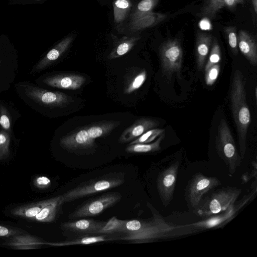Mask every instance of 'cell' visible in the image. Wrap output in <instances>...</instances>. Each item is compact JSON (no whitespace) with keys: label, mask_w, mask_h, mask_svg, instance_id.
<instances>
[{"label":"cell","mask_w":257,"mask_h":257,"mask_svg":"<svg viewBox=\"0 0 257 257\" xmlns=\"http://www.w3.org/2000/svg\"><path fill=\"white\" fill-rule=\"evenodd\" d=\"M255 99L256 100V99H257V88H256V87L255 88Z\"/></svg>","instance_id":"cell-42"},{"label":"cell","mask_w":257,"mask_h":257,"mask_svg":"<svg viewBox=\"0 0 257 257\" xmlns=\"http://www.w3.org/2000/svg\"><path fill=\"white\" fill-rule=\"evenodd\" d=\"M220 70V65L216 64L205 71V81L207 85L211 86L214 84L219 76Z\"/></svg>","instance_id":"cell-35"},{"label":"cell","mask_w":257,"mask_h":257,"mask_svg":"<svg viewBox=\"0 0 257 257\" xmlns=\"http://www.w3.org/2000/svg\"><path fill=\"white\" fill-rule=\"evenodd\" d=\"M5 108L2 106H0V124L2 127L7 131L10 130V120Z\"/></svg>","instance_id":"cell-37"},{"label":"cell","mask_w":257,"mask_h":257,"mask_svg":"<svg viewBox=\"0 0 257 257\" xmlns=\"http://www.w3.org/2000/svg\"><path fill=\"white\" fill-rule=\"evenodd\" d=\"M159 122L148 117L138 119L121 135L119 142L121 143L131 142L149 130L156 128Z\"/></svg>","instance_id":"cell-15"},{"label":"cell","mask_w":257,"mask_h":257,"mask_svg":"<svg viewBox=\"0 0 257 257\" xmlns=\"http://www.w3.org/2000/svg\"><path fill=\"white\" fill-rule=\"evenodd\" d=\"M75 36L69 35L51 49L36 66L37 71L44 69L57 60L69 48Z\"/></svg>","instance_id":"cell-17"},{"label":"cell","mask_w":257,"mask_h":257,"mask_svg":"<svg viewBox=\"0 0 257 257\" xmlns=\"http://www.w3.org/2000/svg\"><path fill=\"white\" fill-rule=\"evenodd\" d=\"M60 196H58L48 199L17 207L12 210L11 213L15 216L32 220L45 206L55 201Z\"/></svg>","instance_id":"cell-18"},{"label":"cell","mask_w":257,"mask_h":257,"mask_svg":"<svg viewBox=\"0 0 257 257\" xmlns=\"http://www.w3.org/2000/svg\"><path fill=\"white\" fill-rule=\"evenodd\" d=\"M228 43L234 55L238 53L237 34L236 28L232 26H228L224 28Z\"/></svg>","instance_id":"cell-33"},{"label":"cell","mask_w":257,"mask_h":257,"mask_svg":"<svg viewBox=\"0 0 257 257\" xmlns=\"http://www.w3.org/2000/svg\"><path fill=\"white\" fill-rule=\"evenodd\" d=\"M36 1H41V0H36Z\"/></svg>","instance_id":"cell-43"},{"label":"cell","mask_w":257,"mask_h":257,"mask_svg":"<svg viewBox=\"0 0 257 257\" xmlns=\"http://www.w3.org/2000/svg\"><path fill=\"white\" fill-rule=\"evenodd\" d=\"M211 49L209 58L205 66L204 70L207 71L212 66L218 64L221 58V53L220 46L216 38L212 40Z\"/></svg>","instance_id":"cell-31"},{"label":"cell","mask_w":257,"mask_h":257,"mask_svg":"<svg viewBox=\"0 0 257 257\" xmlns=\"http://www.w3.org/2000/svg\"><path fill=\"white\" fill-rule=\"evenodd\" d=\"M225 7L223 0H205L201 9L200 15L214 19L219 11Z\"/></svg>","instance_id":"cell-27"},{"label":"cell","mask_w":257,"mask_h":257,"mask_svg":"<svg viewBox=\"0 0 257 257\" xmlns=\"http://www.w3.org/2000/svg\"><path fill=\"white\" fill-rule=\"evenodd\" d=\"M106 222L90 219H81L64 222L61 224V228L65 232L73 233L79 237L96 234Z\"/></svg>","instance_id":"cell-13"},{"label":"cell","mask_w":257,"mask_h":257,"mask_svg":"<svg viewBox=\"0 0 257 257\" xmlns=\"http://www.w3.org/2000/svg\"><path fill=\"white\" fill-rule=\"evenodd\" d=\"M15 235L5 244L18 249H35L43 244L48 245V242L41 240L40 238L29 235Z\"/></svg>","instance_id":"cell-20"},{"label":"cell","mask_w":257,"mask_h":257,"mask_svg":"<svg viewBox=\"0 0 257 257\" xmlns=\"http://www.w3.org/2000/svg\"><path fill=\"white\" fill-rule=\"evenodd\" d=\"M212 42L211 35L198 32L196 35V56L198 68L201 70L204 66Z\"/></svg>","instance_id":"cell-19"},{"label":"cell","mask_w":257,"mask_h":257,"mask_svg":"<svg viewBox=\"0 0 257 257\" xmlns=\"http://www.w3.org/2000/svg\"><path fill=\"white\" fill-rule=\"evenodd\" d=\"M160 56L163 73L168 79L174 73H180L183 51L177 40L170 39L164 43L160 49Z\"/></svg>","instance_id":"cell-7"},{"label":"cell","mask_w":257,"mask_h":257,"mask_svg":"<svg viewBox=\"0 0 257 257\" xmlns=\"http://www.w3.org/2000/svg\"><path fill=\"white\" fill-rule=\"evenodd\" d=\"M124 182V176L121 173L105 175L99 178L82 183L70 190L61 195V200L62 203L70 202L112 189L121 185Z\"/></svg>","instance_id":"cell-5"},{"label":"cell","mask_w":257,"mask_h":257,"mask_svg":"<svg viewBox=\"0 0 257 257\" xmlns=\"http://www.w3.org/2000/svg\"><path fill=\"white\" fill-rule=\"evenodd\" d=\"M126 221L119 219L116 216H112L106 222L103 227L97 232L96 234L123 233Z\"/></svg>","instance_id":"cell-28"},{"label":"cell","mask_w":257,"mask_h":257,"mask_svg":"<svg viewBox=\"0 0 257 257\" xmlns=\"http://www.w3.org/2000/svg\"><path fill=\"white\" fill-rule=\"evenodd\" d=\"M35 183L39 188H45L50 186L51 181L46 176H40L36 178Z\"/></svg>","instance_id":"cell-38"},{"label":"cell","mask_w":257,"mask_h":257,"mask_svg":"<svg viewBox=\"0 0 257 257\" xmlns=\"http://www.w3.org/2000/svg\"><path fill=\"white\" fill-rule=\"evenodd\" d=\"M139 37H123L117 43L108 56L109 59L117 58L128 53L140 39Z\"/></svg>","instance_id":"cell-23"},{"label":"cell","mask_w":257,"mask_h":257,"mask_svg":"<svg viewBox=\"0 0 257 257\" xmlns=\"http://www.w3.org/2000/svg\"><path fill=\"white\" fill-rule=\"evenodd\" d=\"M24 231L21 229L11 228L0 225V236L10 237L15 235L23 234Z\"/></svg>","instance_id":"cell-36"},{"label":"cell","mask_w":257,"mask_h":257,"mask_svg":"<svg viewBox=\"0 0 257 257\" xmlns=\"http://www.w3.org/2000/svg\"><path fill=\"white\" fill-rule=\"evenodd\" d=\"M231 108L238 136L240 156L243 159L246 152L247 132L250 122L245 90V82L242 72L234 71L230 90Z\"/></svg>","instance_id":"cell-2"},{"label":"cell","mask_w":257,"mask_h":257,"mask_svg":"<svg viewBox=\"0 0 257 257\" xmlns=\"http://www.w3.org/2000/svg\"><path fill=\"white\" fill-rule=\"evenodd\" d=\"M122 197L118 192H109L80 205L68 216L70 219L94 216L118 203Z\"/></svg>","instance_id":"cell-9"},{"label":"cell","mask_w":257,"mask_h":257,"mask_svg":"<svg viewBox=\"0 0 257 257\" xmlns=\"http://www.w3.org/2000/svg\"><path fill=\"white\" fill-rule=\"evenodd\" d=\"M225 7L233 8L238 4H242L244 0H223Z\"/></svg>","instance_id":"cell-39"},{"label":"cell","mask_w":257,"mask_h":257,"mask_svg":"<svg viewBox=\"0 0 257 257\" xmlns=\"http://www.w3.org/2000/svg\"><path fill=\"white\" fill-rule=\"evenodd\" d=\"M252 196V195L250 194L246 196L245 198H243L241 202L240 201L237 204L235 205L233 203L227 209L219 213L206 217L203 220L189 224L198 230L221 227L231 221L238 210L249 201Z\"/></svg>","instance_id":"cell-11"},{"label":"cell","mask_w":257,"mask_h":257,"mask_svg":"<svg viewBox=\"0 0 257 257\" xmlns=\"http://www.w3.org/2000/svg\"><path fill=\"white\" fill-rule=\"evenodd\" d=\"M221 184V182L216 177H208L201 173L195 174L186 189L185 198L188 205L195 208L205 193Z\"/></svg>","instance_id":"cell-8"},{"label":"cell","mask_w":257,"mask_h":257,"mask_svg":"<svg viewBox=\"0 0 257 257\" xmlns=\"http://www.w3.org/2000/svg\"><path fill=\"white\" fill-rule=\"evenodd\" d=\"M130 0H115L113 3L114 21L116 24L122 22L131 10Z\"/></svg>","instance_id":"cell-26"},{"label":"cell","mask_w":257,"mask_h":257,"mask_svg":"<svg viewBox=\"0 0 257 257\" xmlns=\"http://www.w3.org/2000/svg\"><path fill=\"white\" fill-rule=\"evenodd\" d=\"M147 77V72L143 70L135 74L125 83L124 91L129 94L140 88L144 83Z\"/></svg>","instance_id":"cell-30"},{"label":"cell","mask_w":257,"mask_h":257,"mask_svg":"<svg viewBox=\"0 0 257 257\" xmlns=\"http://www.w3.org/2000/svg\"><path fill=\"white\" fill-rule=\"evenodd\" d=\"M159 0H142L131 15V22L152 12Z\"/></svg>","instance_id":"cell-29"},{"label":"cell","mask_w":257,"mask_h":257,"mask_svg":"<svg viewBox=\"0 0 257 257\" xmlns=\"http://www.w3.org/2000/svg\"><path fill=\"white\" fill-rule=\"evenodd\" d=\"M164 132L165 130L161 128H155L149 130L136 139L131 142L129 145L138 143H150L164 133Z\"/></svg>","instance_id":"cell-32"},{"label":"cell","mask_w":257,"mask_h":257,"mask_svg":"<svg viewBox=\"0 0 257 257\" xmlns=\"http://www.w3.org/2000/svg\"><path fill=\"white\" fill-rule=\"evenodd\" d=\"M167 15L163 13L151 12L130 24V28L133 31H140L154 26L165 20Z\"/></svg>","instance_id":"cell-21"},{"label":"cell","mask_w":257,"mask_h":257,"mask_svg":"<svg viewBox=\"0 0 257 257\" xmlns=\"http://www.w3.org/2000/svg\"><path fill=\"white\" fill-rule=\"evenodd\" d=\"M111 236L108 235V234H101L98 235H89L84 236L82 237H77L75 239L65 241L61 242H55V243H50L48 242V245L52 246H68L73 245H86L90 244L92 243H95L97 242L117 240V238H111Z\"/></svg>","instance_id":"cell-22"},{"label":"cell","mask_w":257,"mask_h":257,"mask_svg":"<svg viewBox=\"0 0 257 257\" xmlns=\"http://www.w3.org/2000/svg\"><path fill=\"white\" fill-rule=\"evenodd\" d=\"M119 124L120 121L104 120L80 127L62 137L60 145L70 151L94 148L97 138L106 136Z\"/></svg>","instance_id":"cell-3"},{"label":"cell","mask_w":257,"mask_h":257,"mask_svg":"<svg viewBox=\"0 0 257 257\" xmlns=\"http://www.w3.org/2000/svg\"><path fill=\"white\" fill-rule=\"evenodd\" d=\"M251 4L254 12L256 14L257 12V0H251Z\"/></svg>","instance_id":"cell-41"},{"label":"cell","mask_w":257,"mask_h":257,"mask_svg":"<svg viewBox=\"0 0 257 257\" xmlns=\"http://www.w3.org/2000/svg\"><path fill=\"white\" fill-rule=\"evenodd\" d=\"M165 137L164 133L161 135L158 139L152 143H138L129 145L125 151L130 153H146L154 152L161 150V143Z\"/></svg>","instance_id":"cell-25"},{"label":"cell","mask_w":257,"mask_h":257,"mask_svg":"<svg viewBox=\"0 0 257 257\" xmlns=\"http://www.w3.org/2000/svg\"><path fill=\"white\" fill-rule=\"evenodd\" d=\"M10 137L6 131L0 132V160L7 158L9 154Z\"/></svg>","instance_id":"cell-34"},{"label":"cell","mask_w":257,"mask_h":257,"mask_svg":"<svg viewBox=\"0 0 257 257\" xmlns=\"http://www.w3.org/2000/svg\"><path fill=\"white\" fill-rule=\"evenodd\" d=\"M60 195L56 200L45 206L32 220L42 222H50L54 221L60 206L63 204Z\"/></svg>","instance_id":"cell-24"},{"label":"cell","mask_w":257,"mask_h":257,"mask_svg":"<svg viewBox=\"0 0 257 257\" xmlns=\"http://www.w3.org/2000/svg\"><path fill=\"white\" fill-rule=\"evenodd\" d=\"M147 206L151 211V220H137L135 233L124 235L118 240H130L134 243L148 242L155 240L181 236L198 232L189 224L174 225L167 222L158 211L150 203Z\"/></svg>","instance_id":"cell-1"},{"label":"cell","mask_w":257,"mask_h":257,"mask_svg":"<svg viewBox=\"0 0 257 257\" xmlns=\"http://www.w3.org/2000/svg\"><path fill=\"white\" fill-rule=\"evenodd\" d=\"M209 24L208 22L206 21H202L200 23V27L204 29H208V28H209Z\"/></svg>","instance_id":"cell-40"},{"label":"cell","mask_w":257,"mask_h":257,"mask_svg":"<svg viewBox=\"0 0 257 257\" xmlns=\"http://www.w3.org/2000/svg\"><path fill=\"white\" fill-rule=\"evenodd\" d=\"M26 95L34 101L50 107H63L70 104L73 99L65 93L52 92L34 86H27Z\"/></svg>","instance_id":"cell-12"},{"label":"cell","mask_w":257,"mask_h":257,"mask_svg":"<svg viewBox=\"0 0 257 257\" xmlns=\"http://www.w3.org/2000/svg\"><path fill=\"white\" fill-rule=\"evenodd\" d=\"M217 153L223 161L229 174L233 175L240 166L242 159L238 153L235 142L225 119H222L218 125L215 137Z\"/></svg>","instance_id":"cell-6"},{"label":"cell","mask_w":257,"mask_h":257,"mask_svg":"<svg viewBox=\"0 0 257 257\" xmlns=\"http://www.w3.org/2000/svg\"><path fill=\"white\" fill-rule=\"evenodd\" d=\"M43 82L51 87L76 90L80 88L85 82V78L76 73L59 74L47 77Z\"/></svg>","instance_id":"cell-14"},{"label":"cell","mask_w":257,"mask_h":257,"mask_svg":"<svg viewBox=\"0 0 257 257\" xmlns=\"http://www.w3.org/2000/svg\"><path fill=\"white\" fill-rule=\"evenodd\" d=\"M179 162L175 161L159 173L157 179V190L165 206H168L173 196Z\"/></svg>","instance_id":"cell-10"},{"label":"cell","mask_w":257,"mask_h":257,"mask_svg":"<svg viewBox=\"0 0 257 257\" xmlns=\"http://www.w3.org/2000/svg\"><path fill=\"white\" fill-rule=\"evenodd\" d=\"M238 47L250 63L257 64V45L255 40L247 31L240 30L237 35Z\"/></svg>","instance_id":"cell-16"},{"label":"cell","mask_w":257,"mask_h":257,"mask_svg":"<svg viewBox=\"0 0 257 257\" xmlns=\"http://www.w3.org/2000/svg\"><path fill=\"white\" fill-rule=\"evenodd\" d=\"M241 191V189L236 187L222 188L202 199L194 208V212L198 216L205 218L219 213L234 203Z\"/></svg>","instance_id":"cell-4"}]
</instances>
